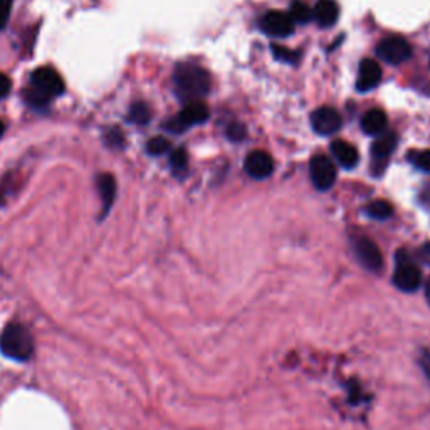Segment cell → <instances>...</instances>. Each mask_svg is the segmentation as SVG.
I'll list each match as a JSON object with an SVG mask.
<instances>
[{"mask_svg":"<svg viewBox=\"0 0 430 430\" xmlns=\"http://www.w3.org/2000/svg\"><path fill=\"white\" fill-rule=\"evenodd\" d=\"M173 86L178 100L187 105L192 101H202V98L207 96L212 81L204 67L192 64V62H183L175 69Z\"/></svg>","mask_w":430,"mask_h":430,"instance_id":"cell-1","label":"cell"},{"mask_svg":"<svg viewBox=\"0 0 430 430\" xmlns=\"http://www.w3.org/2000/svg\"><path fill=\"white\" fill-rule=\"evenodd\" d=\"M64 93V81L52 67H39L30 76V88L27 89L25 100L30 106L44 108L52 98Z\"/></svg>","mask_w":430,"mask_h":430,"instance_id":"cell-2","label":"cell"},{"mask_svg":"<svg viewBox=\"0 0 430 430\" xmlns=\"http://www.w3.org/2000/svg\"><path fill=\"white\" fill-rule=\"evenodd\" d=\"M0 351L12 360L27 361L34 353V339L24 326L8 325L0 336Z\"/></svg>","mask_w":430,"mask_h":430,"instance_id":"cell-3","label":"cell"},{"mask_svg":"<svg viewBox=\"0 0 430 430\" xmlns=\"http://www.w3.org/2000/svg\"><path fill=\"white\" fill-rule=\"evenodd\" d=\"M209 120V108L204 101H192L187 103L185 108L178 113L175 118L168 120L165 123L168 132L172 133H182L187 128H190L192 124H200L205 123Z\"/></svg>","mask_w":430,"mask_h":430,"instance_id":"cell-4","label":"cell"},{"mask_svg":"<svg viewBox=\"0 0 430 430\" xmlns=\"http://www.w3.org/2000/svg\"><path fill=\"white\" fill-rule=\"evenodd\" d=\"M393 284L403 293H414L422 284V272L419 266L410 261L405 254L397 255V267L393 272Z\"/></svg>","mask_w":430,"mask_h":430,"instance_id":"cell-5","label":"cell"},{"mask_svg":"<svg viewBox=\"0 0 430 430\" xmlns=\"http://www.w3.org/2000/svg\"><path fill=\"white\" fill-rule=\"evenodd\" d=\"M376 56L387 64H403L412 57V46L403 37H387L376 47Z\"/></svg>","mask_w":430,"mask_h":430,"instance_id":"cell-6","label":"cell"},{"mask_svg":"<svg viewBox=\"0 0 430 430\" xmlns=\"http://www.w3.org/2000/svg\"><path fill=\"white\" fill-rule=\"evenodd\" d=\"M309 175L318 190H330L335 185L336 168L326 155H316L309 161Z\"/></svg>","mask_w":430,"mask_h":430,"instance_id":"cell-7","label":"cell"},{"mask_svg":"<svg viewBox=\"0 0 430 430\" xmlns=\"http://www.w3.org/2000/svg\"><path fill=\"white\" fill-rule=\"evenodd\" d=\"M397 148V136L393 133H383L371 145V172L380 177L385 172L390 156Z\"/></svg>","mask_w":430,"mask_h":430,"instance_id":"cell-8","label":"cell"},{"mask_svg":"<svg viewBox=\"0 0 430 430\" xmlns=\"http://www.w3.org/2000/svg\"><path fill=\"white\" fill-rule=\"evenodd\" d=\"M294 21L288 12L271 11L261 19V29L271 37H288L294 33Z\"/></svg>","mask_w":430,"mask_h":430,"instance_id":"cell-9","label":"cell"},{"mask_svg":"<svg viewBox=\"0 0 430 430\" xmlns=\"http://www.w3.org/2000/svg\"><path fill=\"white\" fill-rule=\"evenodd\" d=\"M342 115L330 106H321L313 111L311 127L321 136H330L342 128Z\"/></svg>","mask_w":430,"mask_h":430,"instance_id":"cell-10","label":"cell"},{"mask_svg":"<svg viewBox=\"0 0 430 430\" xmlns=\"http://www.w3.org/2000/svg\"><path fill=\"white\" fill-rule=\"evenodd\" d=\"M353 249H355L358 261L368 269V271H378V269H382L383 255L373 240L366 239V237H356V239L353 240Z\"/></svg>","mask_w":430,"mask_h":430,"instance_id":"cell-11","label":"cell"},{"mask_svg":"<svg viewBox=\"0 0 430 430\" xmlns=\"http://www.w3.org/2000/svg\"><path fill=\"white\" fill-rule=\"evenodd\" d=\"M244 170L255 180H264L274 172V161L266 151L255 150L244 160Z\"/></svg>","mask_w":430,"mask_h":430,"instance_id":"cell-12","label":"cell"},{"mask_svg":"<svg viewBox=\"0 0 430 430\" xmlns=\"http://www.w3.org/2000/svg\"><path fill=\"white\" fill-rule=\"evenodd\" d=\"M382 67L373 59H363L360 64V71H358L356 79V89L361 93L371 91L382 83Z\"/></svg>","mask_w":430,"mask_h":430,"instance_id":"cell-13","label":"cell"},{"mask_svg":"<svg viewBox=\"0 0 430 430\" xmlns=\"http://www.w3.org/2000/svg\"><path fill=\"white\" fill-rule=\"evenodd\" d=\"M388 118L383 110L380 108H373V110L366 111L361 118V129L363 133L370 134V136H380L387 132Z\"/></svg>","mask_w":430,"mask_h":430,"instance_id":"cell-14","label":"cell"},{"mask_svg":"<svg viewBox=\"0 0 430 430\" xmlns=\"http://www.w3.org/2000/svg\"><path fill=\"white\" fill-rule=\"evenodd\" d=\"M331 153H333L336 161H338L343 168L348 170L355 168L358 161H360V155H358L356 148L344 140H336L331 143Z\"/></svg>","mask_w":430,"mask_h":430,"instance_id":"cell-15","label":"cell"},{"mask_svg":"<svg viewBox=\"0 0 430 430\" xmlns=\"http://www.w3.org/2000/svg\"><path fill=\"white\" fill-rule=\"evenodd\" d=\"M313 16L320 27H331L339 17V7L335 0H318Z\"/></svg>","mask_w":430,"mask_h":430,"instance_id":"cell-16","label":"cell"},{"mask_svg":"<svg viewBox=\"0 0 430 430\" xmlns=\"http://www.w3.org/2000/svg\"><path fill=\"white\" fill-rule=\"evenodd\" d=\"M98 190H100L101 200H103V214L110 212V207L113 205V200L116 197V182L115 177L110 173H103L98 178Z\"/></svg>","mask_w":430,"mask_h":430,"instance_id":"cell-17","label":"cell"},{"mask_svg":"<svg viewBox=\"0 0 430 430\" xmlns=\"http://www.w3.org/2000/svg\"><path fill=\"white\" fill-rule=\"evenodd\" d=\"M366 214L371 219H376V221H387V219L392 217L393 207L387 200H373L371 204L366 205Z\"/></svg>","mask_w":430,"mask_h":430,"instance_id":"cell-18","label":"cell"},{"mask_svg":"<svg viewBox=\"0 0 430 430\" xmlns=\"http://www.w3.org/2000/svg\"><path fill=\"white\" fill-rule=\"evenodd\" d=\"M289 16L294 21V24H308L311 21L313 12L306 2L303 0H294L289 7Z\"/></svg>","mask_w":430,"mask_h":430,"instance_id":"cell-19","label":"cell"},{"mask_svg":"<svg viewBox=\"0 0 430 430\" xmlns=\"http://www.w3.org/2000/svg\"><path fill=\"white\" fill-rule=\"evenodd\" d=\"M151 118L150 108H148L145 103H134V105L129 108L128 120L134 124H146Z\"/></svg>","mask_w":430,"mask_h":430,"instance_id":"cell-20","label":"cell"},{"mask_svg":"<svg viewBox=\"0 0 430 430\" xmlns=\"http://www.w3.org/2000/svg\"><path fill=\"white\" fill-rule=\"evenodd\" d=\"M170 167L177 175H182L187 172L188 168V153L185 148H177L170 155Z\"/></svg>","mask_w":430,"mask_h":430,"instance_id":"cell-21","label":"cell"},{"mask_svg":"<svg viewBox=\"0 0 430 430\" xmlns=\"http://www.w3.org/2000/svg\"><path fill=\"white\" fill-rule=\"evenodd\" d=\"M409 161L415 168L422 170V172L430 173V150H419L410 151Z\"/></svg>","mask_w":430,"mask_h":430,"instance_id":"cell-22","label":"cell"},{"mask_svg":"<svg viewBox=\"0 0 430 430\" xmlns=\"http://www.w3.org/2000/svg\"><path fill=\"white\" fill-rule=\"evenodd\" d=\"M146 150H148V153L153 155V156L165 155L170 150V141L163 136H155V138H151L150 141H148Z\"/></svg>","mask_w":430,"mask_h":430,"instance_id":"cell-23","label":"cell"},{"mask_svg":"<svg viewBox=\"0 0 430 430\" xmlns=\"http://www.w3.org/2000/svg\"><path fill=\"white\" fill-rule=\"evenodd\" d=\"M272 54L277 57L279 61L284 62H296L299 59V52L296 51H289L288 47H282V46H276V44H272Z\"/></svg>","mask_w":430,"mask_h":430,"instance_id":"cell-24","label":"cell"},{"mask_svg":"<svg viewBox=\"0 0 430 430\" xmlns=\"http://www.w3.org/2000/svg\"><path fill=\"white\" fill-rule=\"evenodd\" d=\"M227 138L228 140L232 141H242L245 138V134H248V132H245V127L242 123H231L227 127Z\"/></svg>","mask_w":430,"mask_h":430,"instance_id":"cell-25","label":"cell"},{"mask_svg":"<svg viewBox=\"0 0 430 430\" xmlns=\"http://www.w3.org/2000/svg\"><path fill=\"white\" fill-rule=\"evenodd\" d=\"M12 11V0H0V30L7 25Z\"/></svg>","mask_w":430,"mask_h":430,"instance_id":"cell-26","label":"cell"},{"mask_svg":"<svg viewBox=\"0 0 430 430\" xmlns=\"http://www.w3.org/2000/svg\"><path fill=\"white\" fill-rule=\"evenodd\" d=\"M11 88H12L11 79H8L6 74H0V100H4V98L8 96Z\"/></svg>","mask_w":430,"mask_h":430,"instance_id":"cell-27","label":"cell"},{"mask_svg":"<svg viewBox=\"0 0 430 430\" xmlns=\"http://www.w3.org/2000/svg\"><path fill=\"white\" fill-rule=\"evenodd\" d=\"M111 146H121L123 145V134L120 132H110L108 133V141Z\"/></svg>","mask_w":430,"mask_h":430,"instance_id":"cell-28","label":"cell"},{"mask_svg":"<svg viewBox=\"0 0 430 430\" xmlns=\"http://www.w3.org/2000/svg\"><path fill=\"white\" fill-rule=\"evenodd\" d=\"M420 365H422L424 373L430 378V355H429V353H424L422 360H420Z\"/></svg>","mask_w":430,"mask_h":430,"instance_id":"cell-29","label":"cell"},{"mask_svg":"<svg viewBox=\"0 0 430 430\" xmlns=\"http://www.w3.org/2000/svg\"><path fill=\"white\" fill-rule=\"evenodd\" d=\"M425 296H427V301L430 304V277H429V281L425 282Z\"/></svg>","mask_w":430,"mask_h":430,"instance_id":"cell-30","label":"cell"},{"mask_svg":"<svg viewBox=\"0 0 430 430\" xmlns=\"http://www.w3.org/2000/svg\"><path fill=\"white\" fill-rule=\"evenodd\" d=\"M4 132H6V124H4L2 121H0V136H2Z\"/></svg>","mask_w":430,"mask_h":430,"instance_id":"cell-31","label":"cell"}]
</instances>
